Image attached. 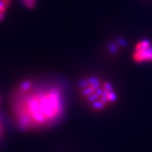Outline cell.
<instances>
[{
    "mask_svg": "<svg viewBox=\"0 0 152 152\" xmlns=\"http://www.w3.org/2000/svg\"><path fill=\"white\" fill-rule=\"evenodd\" d=\"M20 91L25 94L19 113L23 128H48L64 117L67 98L64 89L58 84L36 87L31 81H25Z\"/></svg>",
    "mask_w": 152,
    "mask_h": 152,
    "instance_id": "1",
    "label": "cell"
},
{
    "mask_svg": "<svg viewBox=\"0 0 152 152\" xmlns=\"http://www.w3.org/2000/svg\"><path fill=\"white\" fill-rule=\"evenodd\" d=\"M24 5L27 8H33L36 3H37V0H22Z\"/></svg>",
    "mask_w": 152,
    "mask_h": 152,
    "instance_id": "6",
    "label": "cell"
},
{
    "mask_svg": "<svg viewBox=\"0 0 152 152\" xmlns=\"http://www.w3.org/2000/svg\"><path fill=\"white\" fill-rule=\"evenodd\" d=\"M4 4H6L7 6H9L10 5V2H11V0H1Z\"/></svg>",
    "mask_w": 152,
    "mask_h": 152,
    "instance_id": "7",
    "label": "cell"
},
{
    "mask_svg": "<svg viewBox=\"0 0 152 152\" xmlns=\"http://www.w3.org/2000/svg\"><path fill=\"white\" fill-rule=\"evenodd\" d=\"M132 59L137 64L152 63V42L147 39L139 41L132 53Z\"/></svg>",
    "mask_w": 152,
    "mask_h": 152,
    "instance_id": "3",
    "label": "cell"
},
{
    "mask_svg": "<svg viewBox=\"0 0 152 152\" xmlns=\"http://www.w3.org/2000/svg\"><path fill=\"white\" fill-rule=\"evenodd\" d=\"M8 6L4 4L1 0H0V20H2L4 17V13H5L6 9Z\"/></svg>",
    "mask_w": 152,
    "mask_h": 152,
    "instance_id": "5",
    "label": "cell"
},
{
    "mask_svg": "<svg viewBox=\"0 0 152 152\" xmlns=\"http://www.w3.org/2000/svg\"><path fill=\"white\" fill-rule=\"evenodd\" d=\"M124 40H118V42H116L110 44L108 47V49L109 51H110V53H117L119 51L120 48L124 47Z\"/></svg>",
    "mask_w": 152,
    "mask_h": 152,
    "instance_id": "4",
    "label": "cell"
},
{
    "mask_svg": "<svg viewBox=\"0 0 152 152\" xmlns=\"http://www.w3.org/2000/svg\"><path fill=\"white\" fill-rule=\"evenodd\" d=\"M78 93L93 112L102 113L110 108L118 100V94L108 80L98 76H86L78 83Z\"/></svg>",
    "mask_w": 152,
    "mask_h": 152,
    "instance_id": "2",
    "label": "cell"
}]
</instances>
